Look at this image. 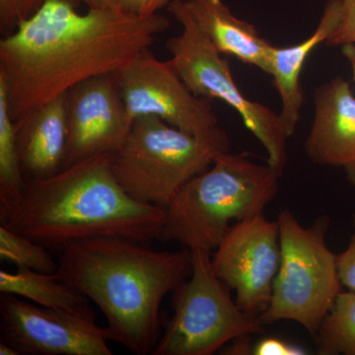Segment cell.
Masks as SVG:
<instances>
[{
	"label": "cell",
	"mask_w": 355,
	"mask_h": 355,
	"mask_svg": "<svg viewBox=\"0 0 355 355\" xmlns=\"http://www.w3.org/2000/svg\"><path fill=\"white\" fill-rule=\"evenodd\" d=\"M200 31L222 55H233L244 64L270 74L272 44L258 30L231 12L222 0H181Z\"/></svg>",
	"instance_id": "2e32d148"
},
{
	"label": "cell",
	"mask_w": 355,
	"mask_h": 355,
	"mask_svg": "<svg viewBox=\"0 0 355 355\" xmlns=\"http://www.w3.org/2000/svg\"><path fill=\"white\" fill-rule=\"evenodd\" d=\"M230 150L227 133L200 137L157 116L133 121L127 139L113 153L114 176L137 202L165 209L178 191Z\"/></svg>",
	"instance_id": "5b68a950"
},
{
	"label": "cell",
	"mask_w": 355,
	"mask_h": 355,
	"mask_svg": "<svg viewBox=\"0 0 355 355\" xmlns=\"http://www.w3.org/2000/svg\"><path fill=\"white\" fill-rule=\"evenodd\" d=\"M46 0H0V29L7 35L29 18Z\"/></svg>",
	"instance_id": "44dd1931"
},
{
	"label": "cell",
	"mask_w": 355,
	"mask_h": 355,
	"mask_svg": "<svg viewBox=\"0 0 355 355\" xmlns=\"http://www.w3.org/2000/svg\"><path fill=\"white\" fill-rule=\"evenodd\" d=\"M15 123L26 180L51 176L62 169L69 135L67 94L51 100Z\"/></svg>",
	"instance_id": "9a60e30c"
},
{
	"label": "cell",
	"mask_w": 355,
	"mask_h": 355,
	"mask_svg": "<svg viewBox=\"0 0 355 355\" xmlns=\"http://www.w3.org/2000/svg\"><path fill=\"white\" fill-rule=\"evenodd\" d=\"M74 1L85 4L88 9L120 8L119 0H74Z\"/></svg>",
	"instance_id": "4316f807"
},
{
	"label": "cell",
	"mask_w": 355,
	"mask_h": 355,
	"mask_svg": "<svg viewBox=\"0 0 355 355\" xmlns=\"http://www.w3.org/2000/svg\"><path fill=\"white\" fill-rule=\"evenodd\" d=\"M342 16V0H328L316 29L301 43L286 48L272 46L270 71L273 86L279 95V113L282 127L288 139L293 137L304 104V90L301 73L306 60L320 44H326L338 28Z\"/></svg>",
	"instance_id": "5bb4252c"
},
{
	"label": "cell",
	"mask_w": 355,
	"mask_h": 355,
	"mask_svg": "<svg viewBox=\"0 0 355 355\" xmlns=\"http://www.w3.org/2000/svg\"><path fill=\"white\" fill-rule=\"evenodd\" d=\"M0 354L1 355H21L15 347L8 343L0 342Z\"/></svg>",
	"instance_id": "f1b7e54d"
},
{
	"label": "cell",
	"mask_w": 355,
	"mask_h": 355,
	"mask_svg": "<svg viewBox=\"0 0 355 355\" xmlns=\"http://www.w3.org/2000/svg\"><path fill=\"white\" fill-rule=\"evenodd\" d=\"M0 259L17 268L55 273L58 263L51 251L34 240L0 225Z\"/></svg>",
	"instance_id": "ffe728a7"
},
{
	"label": "cell",
	"mask_w": 355,
	"mask_h": 355,
	"mask_svg": "<svg viewBox=\"0 0 355 355\" xmlns=\"http://www.w3.org/2000/svg\"><path fill=\"white\" fill-rule=\"evenodd\" d=\"M112 157L113 153L95 154L51 176L27 180L0 212L1 225L58 253L89 238L158 241L165 209L130 197L114 176Z\"/></svg>",
	"instance_id": "7a4b0ae2"
},
{
	"label": "cell",
	"mask_w": 355,
	"mask_h": 355,
	"mask_svg": "<svg viewBox=\"0 0 355 355\" xmlns=\"http://www.w3.org/2000/svg\"><path fill=\"white\" fill-rule=\"evenodd\" d=\"M342 53L345 60L349 62L350 69H352V79L355 83V44H345L342 46Z\"/></svg>",
	"instance_id": "83f0119b"
},
{
	"label": "cell",
	"mask_w": 355,
	"mask_h": 355,
	"mask_svg": "<svg viewBox=\"0 0 355 355\" xmlns=\"http://www.w3.org/2000/svg\"><path fill=\"white\" fill-rule=\"evenodd\" d=\"M315 338L318 354L355 355V291H340Z\"/></svg>",
	"instance_id": "d6986e66"
},
{
	"label": "cell",
	"mask_w": 355,
	"mask_h": 355,
	"mask_svg": "<svg viewBox=\"0 0 355 355\" xmlns=\"http://www.w3.org/2000/svg\"><path fill=\"white\" fill-rule=\"evenodd\" d=\"M354 227V235L350 239L349 246L343 253L336 254L340 282L343 286L352 291H355V216Z\"/></svg>",
	"instance_id": "603a6c76"
},
{
	"label": "cell",
	"mask_w": 355,
	"mask_h": 355,
	"mask_svg": "<svg viewBox=\"0 0 355 355\" xmlns=\"http://www.w3.org/2000/svg\"><path fill=\"white\" fill-rule=\"evenodd\" d=\"M167 10L182 27L180 35L168 40L166 44L172 57L170 60L182 80L193 94L221 100L235 110L247 130L265 149L266 162L284 172L289 139L279 114L243 94L233 78L228 60L222 58V53L200 31L181 0L172 2Z\"/></svg>",
	"instance_id": "ba28073f"
},
{
	"label": "cell",
	"mask_w": 355,
	"mask_h": 355,
	"mask_svg": "<svg viewBox=\"0 0 355 355\" xmlns=\"http://www.w3.org/2000/svg\"><path fill=\"white\" fill-rule=\"evenodd\" d=\"M74 0H46L0 41V76L14 121L92 77L116 74L149 50L170 21L121 8L79 13Z\"/></svg>",
	"instance_id": "6da1fadb"
},
{
	"label": "cell",
	"mask_w": 355,
	"mask_h": 355,
	"mask_svg": "<svg viewBox=\"0 0 355 355\" xmlns=\"http://www.w3.org/2000/svg\"><path fill=\"white\" fill-rule=\"evenodd\" d=\"M355 44V0H342V16L338 28L326 44L330 46Z\"/></svg>",
	"instance_id": "7402d4cb"
},
{
	"label": "cell",
	"mask_w": 355,
	"mask_h": 355,
	"mask_svg": "<svg viewBox=\"0 0 355 355\" xmlns=\"http://www.w3.org/2000/svg\"><path fill=\"white\" fill-rule=\"evenodd\" d=\"M280 265L261 324L298 323L313 336L340 293L336 254L326 244L330 219L318 217L304 227L288 209L277 217Z\"/></svg>",
	"instance_id": "8992f818"
},
{
	"label": "cell",
	"mask_w": 355,
	"mask_h": 355,
	"mask_svg": "<svg viewBox=\"0 0 355 355\" xmlns=\"http://www.w3.org/2000/svg\"><path fill=\"white\" fill-rule=\"evenodd\" d=\"M26 178L21 167L17 130L9 106L8 91L0 76V212L11 205L24 189Z\"/></svg>",
	"instance_id": "ac0fdd59"
},
{
	"label": "cell",
	"mask_w": 355,
	"mask_h": 355,
	"mask_svg": "<svg viewBox=\"0 0 355 355\" xmlns=\"http://www.w3.org/2000/svg\"><path fill=\"white\" fill-rule=\"evenodd\" d=\"M176 0H119L120 8L140 17H150Z\"/></svg>",
	"instance_id": "d4e9b609"
},
{
	"label": "cell",
	"mask_w": 355,
	"mask_h": 355,
	"mask_svg": "<svg viewBox=\"0 0 355 355\" xmlns=\"http://www.w3.org/2000/svg\"><path fill=\"white\" fill-rule=\"evenodd\" d=\"M1 342L29 355H112L96 319L51 309L12 294L0 296Z\"/></svg>",
	"instance_id": "8fae6325"
},
{
	"label": "cell",
	"mask_w": 355,
	"mask_h": 355,
	"mask_svg": "<svg viewBox=\"0 0 355 355\" xmlns=\"http://www.w3.org/2000/svg\"><path fill=\"white\" fill-rule=\"evenodd\" d=\"M313 163L340 168L355 187V95L338 76L314 91V118L304 144Z\"/></svg>",
	"instance_id": "4fadbf2b"
},
{
	"label": "cell",
	"mask_w": 355,
	"mask_h": 355,
	"mask_svg": "<svg viewBox=\"0 0 355 355\" xmlns=\"http://www.w3.org/2000/svg\"><path fill=\"white\" fill-rule=\"evenodd\" d=\"M128 116H154L195 137L224 132L212 100L193 94L173 67L146 50L114 74Z\"/></svg>",
	"instance_id": "9c48e42d"
},
{
	"label": "cell",
	"mask_w": 355,
	"mask_h": 355,
	"mask_svg": "<svg viewBox=\"0 0 355 355\" xmlns=\"http://www.w3.org/2000/svg\"><path fill=\"white\" fill-rule=\"evenodd\" d=\"M282 175L268 162H254L248 153L218 154L165 207L158 241L176 242L190 251H216L231 222L263 214L277 195Z\"/></svg>",
	"instance_id": "277c9868"
},
{
	"label": "cell",
	"mask_w": 355,
	"mask_h": 355,
	"mask_svg": "<svg viewBox=\"0 0 355 355\" xmlns=\"http://www.w3.org/2000/svg\"><path fill=\"white\" fill-rule=\"evenodd\" d=\"M0 292L43 307L96 319L89 299L64 282L58 272H40L29 268H17L15 272L0 270Z\"/></svg>",
	"instance_id": "e0dca14e"
},
{
	"label": "cell",
	"mask_w": 355,
	"mask_h": 355,
	"mask_svg": "<svg viewBox=\"0 0 355 355\" xmlns=\"http://www.w3.org/2000/svg\"><path fill=\"white\" fill-rule=\"evenodd\" d=\"M212 268L231 289L240 309L259 318L272 298L280 265L279 227L263 214L231 226L211 258Z\"/></svg>",
	"instance_id": "30bf717a"
},
{
	"label": "cell",
	"mask_w": 355,
	"mask_h": 355,
	"mask_svg": "<svg viewBox=\"0 0 355 355\" xmlns=\"http://www.w3.org/2000/svg\"><path fill=\"white\" fill-rule=\"evenodd\" d=\"M191 254L190 279L173 291L174 313L153 355H211L235 338L261 331V320L238 307L214 272L210 253Z\"/></svg>",
	"instance_id": "52a82bcc"
},
{
	"label": "cell",
	"mask_w": 355,
	"mask_h": 355,
	"mask_svg": "<svg viewBox=\"0 0 355 355\" xmlns=\"http://www.w3.org/2000/svg\"><path fill=\"white\" fill-rule=\"evenodd\" d=\"M250 336H240L235 338L230 343L227 349H225L224 354H253V347H250L251 340Z\"/></svg>",
	"instance_id": "484cf974"
},
{
	"label": "cell",
	"mask_w": 355,
	"mask_h": 355,
	"mask_svg": "<svg viewBox=\"0 0 355 355\" xmlns=\"http://www.w3.org/2000/svg\"><path fill=\"white\" fill-rule=\"evenodd\" d=\"M254 355H304L307 352L298 345L277 338H265L253 347Z\"/></svg>",
	"instance_id": "cb8c5ba5"
},
{
	"label": "cell",
	"mask_w": 355,
	"mask_h": 355,
	"mask_svg": "<svg viewBox=\"0 0 355 355\" xmlns=\"http://www.w3.org/2000/svg\"><path fill=\"white\" fill-rule=\"evenodd\" d=\"M191 268L188 249L155 251L125 238L96 237L67 245L57 272L100 308L110 340L133 354L148 355L161 336L163 299Z\"/></svg>",
	"instance_id": "3957f363"
},
{
	"label": "cell",
	"mask_w": 355,
	"mask_h": 355,
	"mask_svg": "<svg viewBox=\"0 0 355 355\" xmlns=\"http://www.w3.org/2000/svg\"><path fill=\"white\" fill-rule=\"evenodd\" d=\"M64 167L89 156L114 153L133 121L125 111L114 74L92 77L70 89Z\"/></svg>",
	"instance_id": "7c38bea8"
}]
</instances>
